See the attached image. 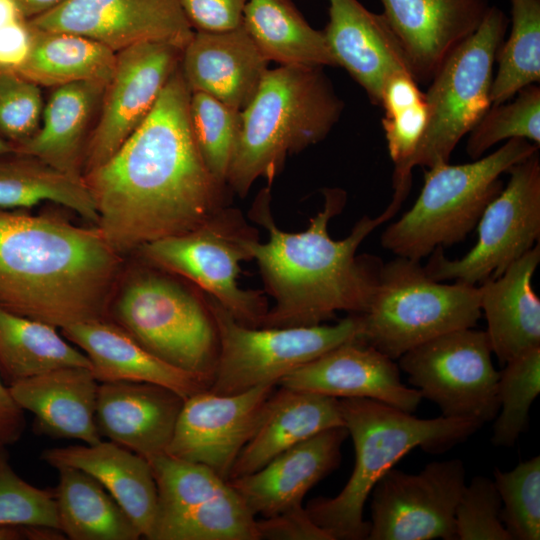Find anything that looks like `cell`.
Returning <instances> with one entry per match:
<instances>
[{
    "mask_svg": "<svg viewBox=\"0 0 540 540\" xmlns=\"http://www.w3.org/2000/svg\"><path fill=\"white\" fill-rule=\"evenodd\" d=\"M342 426L338 398L279 386L269 396L261 421L237 456L229 479L253 473L289 448Z\"/></svg>",
    "mask_w": 540,
    "mask_h": 540,
    "instance_id": "obj_26",
    "label": "cell"
},
{
    "mask_svg": "<svg viewBox=\"0 0 540 540\" xmlns=\"http://www.w3.org/2000/svg\"><path fill=\"white\" fill-rule=\"evenodd\" d=\"M511 31L496 55L491 105L512 99L540 82V0H510Z\"/></svg>",
    "mask_w": 540,
    "mask_h": 540,
    "instance_id": "obj_37",
    "label": "cell"
},
{
    "mask_svg": "<svg viewBox=\"0 0 540 540\" xmlns=\"http://www.w3.org/2000/svg\"><path fill=\"white\" fill-rule=\"evenodd\" d=\"M540 262L537 243L497 278L479 287L492 353L501 363L540 347V300L532 288V277Z\"/></svg>",
    "mask_w": 540,
    "mask_h": 540,
    "instance_id": "obj_28",
    "label": "cell"
},
{
    "mask_svg": "<svg viewBox=\"0 0 540 540\" xmlns=\"http://www.w3.org/2000/svg\"><path fill=\"white\" fill-rule=\"evenodd\" d=\"M25 19H31L53 8L63 0H15Z\"/></svg>",
    "mask_w": 540,
    "mask_h": 540,
    "instance_id": "obj_50",
    "label": "cell"
},
{
    "mask_svg": "<svg viewBox=\"0 0 540 540\" xmlns=\"http://www.w3.org/2000/svg\"><path fill=\"white\" fill-rule=\"evenodd\" d=\"M190 121L201 156L212 175L226 185L236 146L241 111L200 92H191Z\"/></svg>",
    "mask_w": 540,
    "mask_h": 540,
    "instance_id": "obj_41",
    "label": "cell"
},
{
    "mask_svg": "<svg viewBox=\"0 0 540 540\" xmlns=\"http://www.w3.org/2000/svg\"><path fill=\"white\" fill-rule=\"evenodd\" d=\"M120 264L97 228L0 210V306L63 329L102 320Z\"/></svg>",
    "mask_w": 540,
    "mask_h": 540,
    "instance_id": "obj_3",
    "label": "cell"
},
{
    "mask_svg": "<svg viewBox=\"0 0 540 540\" xmlns=\"http://www.w3.org/2000/svg\"><path fill=\"white\" fill-rule=\"evenodd\" d=\"M509 18L491 5L477 30L443 62L425 93L428 123L410 167L449 163L451 154L490 108L496 55Z\"/></svg>",
    "mask_w": 540,
    "mask_h": 540,
    "instance_id": "obj_9",
    "label": "cell"
},
{
    "mask_svg": "<svg viewBox=\"0 0 540 540\" xmlns=\"http://www.w3.org/2000/svg\"><path fill=\"white\" fill-rule=\"evenodd\" d=\"M275 386L227 395L206 389L184 399L166 454L203 464L228 480Z\"/></svg>",
    "mask_w": 540,
    "mask_h": 540,
    "instance_id": "obj_17",
    "label": "cell"
},
{
    "mask_svg": "<svg viewBox=\"0 0 540 540\" xmlns=\"http://www.w3.org/2000/svg\"><path fill=\"white\" fill-rule=\"evenodd\" d=\"M42 202L62 205L97 224L93 198L83 180L25 154L0 156V210L30 208Z\"/></svg>",
    "mask_w": 540,
    "mask_h": 540,
    "instance_id": "obj_33",
    "label": "cell"
},
{
    "mask_svg": "<svg viewBox=\"0 0 540 540\" xmlns=\"http://www.w3.org/2000/svg\"><path fill=\"white\" fill-rule=\"evenodd\" d=\"M70 366L91 369L85 353L56 327L0 306V370L10 384Z\"/></svg>",
    "mask_w": 540,
    "mask_h": 540,
    "instance_id": "obj_34",
    "label": "cell"
},
{
    "mask_svg": "<svg viewBox=\"0 0 540 540\" xmlns=\"http://www.w3.org/2000/svg\"><path fill=\"white\" fill-rule=\"evenodd\" d=\"M25 427L24 410L13 399L5 386L0 370V447L17 442Z\"/></svg>",
    "mask_w": 540,
    "mask_h": 540,
    "instance_id": "obj_49",
    "label": "cell"
},
{
    "mask_svg": "<svg viewBox=\"0 0 540 540\" xmlns=\"http://www.w3.org/2000/svg\"><path fill=\"white\" fill-rule=\"evenodd\" d=\"M29 527L30 525L0 524V540H29Z\"/></svg>",
    "mask_w": 540,
    "mask_h": 540,
    "instance_id": "obj_52",
    "label": "cell"
},
{
    "mask_svg": "<svg viewBox=\"0 0 540 540\" xmlns=\"http://www.w3.org/2000/svg\"><path fill=\"white\" fill-rule=\"evenodd\" d=\"M105 86L76 82L55 87L43 108L42 124L29 138L12 143L13 152L83 178L84 152Z\"/></svg>",
    "mask_w": 540,
    "mask_h": 540,
    "instance_id": "obj_29",
    "label": "cell"
},
{
    "mask_svg": "<svg viewBox=\"0 0 540 540\" xmlns=\"http://www.w3.org/2000/svg\"><path fill=\"white\" fill-rule=\"evenodd\" d=\"M22 18L15 0H0V28Z\"/></svg>",
    "mask_w": 540,
    "mask_h": 540,
    "instance_id": "obj_51",
    "label": "cell"
},
{
    "mask_svg": "<svg viewBox=\"0 0 540 540\" xmlns=\"http://www.w3.org/2000/svg\"><path fill=\"white\" fill-rule=\"evenodd\" d=\"M41 458L54 468L72 467L97 480L149 538L157 511V488L149 461L112 441L49 448Z\"/></svg>",
    "mask_w": 540,
    "mask_h": 540,
    "instance_id": "obj_27",
    "label": "cell"
},
{
    "mask_svg": "<svg viewBox=\"0 0 540 540\" xmlns=\"http://www.w3.org/2000/svg\"><path fill=\"white\" fill-rule=\"evenodd\" d=\"M505 364L499 372V410L491 441L495 446L510 447L527 431L530 407L540 393V347Z\"/></svg>",
    "mask_w": 540,
    "mask_h": 540,
    "instance_id": "obj_38",
    "label": "cell"
},
{
    "mask_svg": "<svg viewBox=\"0 0 540 540\" xmlns=\"http://www.w3.org/2000/svg\"><path fill=\"white\" fill-rule=\"evenodd\" d=\"M218 334V357L209 390L235 394L273 384L329 350L358 340L359 314L334 325L250 327L237 322L217 301H206Z\"/></svg>",
    "mask_w": 540,
    "mask_h": 540,
    "instance_id": "obj_8",
    "label": "cell"
},
{
    "mask_svg": "<svg viewBox=\"0 0 540 540\" xmlns=\"http://www.w3.org/2000/svg\"><path fill=\"white\" fill-rule=\"evenodd\" d=\"M344 426L355 449L348 482L334 497L309 502L310 518L332 540H363L370 521L363 518L366 500L377 481L408 452L420 447L439 453L465 441L481 426L470 419L440 416L421 419L386 403L367 398H342Z\"/></svg>",
    "mask_w": 540,
    "mask_h": 540,
    "instance_id": "obj_4",
    "label": "cell"
},
{
    "mask_svg": "<svg viewBox=\"0 0 540 540\" xmlns=\"http://www.w3.org/2000/svg\"><path fill=\"white\" fill-rule=\"evenodd\" d=\"M329 21L323 30L337 63L380 106L385 80L406 68L405 60L387 21L358 0H328ZM408 71V70H407Z\"/></svg>",
    "mask_w": 540,
    "mask_h": 540,
    "instance_id": "obj_23",
    "label": "cell"
},
{
    "mask_svg": "<svg viewBox=\"0 0 540 540\" xmlns=\"http://www.w3.org/2000/svg\"><path fill=\"white\" fill-rule=\"evenodd\" d=\"M27 21L37 29L88 37L114 52L144 42L183 50L194 33L179 0H63Z\"/></svg>",
    "mask_w": 540,
    "mask_h": 540,
    "instance_id": "obj_16",
    "label": "cell"
},
{
    "mask_svg": "<svg viewBox=\"0 0 540 540\" xmlns=\"http://www.w3.org/2000/svg\"><path fill=\"white\" fill-rule=\"evenodd\" d=\"M491 354L486 332L471 327L432 338L397 360L422 398L434 402L443 416L483 425L499 410V372Z\"/></svg>",
    "mask_w": 540,
    "mask_h": 540,
    "instance_id": "obj_13",
    "label": "cell"
},
{
    "mask_svg": "<svg viewBox=\"0 0 540 540\" xmlns=\"http://www.w3.org/2000/svg\"><path fill=\"white\" fill-rule=\"evenodd\" d=\"M538 150L532 142L514 138L473 162L441 163L425 169L417 200L384 230L382 247L420 261L438 247L465 240L502 190L500 176Z\"/></svg>",
    "mask_w": 540,
    "mask_h": 540,
    "instance_id": "obj_6",
    "label": "cell"
},
{
    "mask_svg": "<svg viewBox=\"0 0 540 540\" xmlns=\"http://www.w3.org/2000/svg\"><path fill=\"white\" fill-rule=\"evenodd\" d=\"M190 97L179 65L140 126L83 175L97 227L119 254L191 231L223 209L226 185L201 156Z\"/></svg>",
    "mask_w": 540,
    "mask_h": 540,
    "instance_id": "obj_1",
    "label": "cell"
},
{
    "mask_svg": "<svg viewBox=\"0 0 540 540\" xmlns=\"http://www.w3.org/2000/svg\"><path fill=\"white\" fill-rule=\"evenodd\" d=\"M347 437L344 426L324 430L259 470L228 482L255 517L270 518L302 507L306 493L339 466Z\"/></svg>",
    "mask_w": 540,
    "mask_h": 540,
    "instance_id": "obj_20",
    "label": "cell"
},
{
    "mask_svg": "<svg viewBox=\"0 0 540 540\" xmlns=\"http://www.w3.org/2000/svg\"><path fill=\"white\" fill-rule=\"evenodd\" d=\"M61 331L88 357L99 383H152L171 389L184 399L210 387L211 380L163 361L116 323L94 320L73 324Z\"/></svg>",
    "mask_w": 540,
    "mask_h": 540,
    "instance_id": "obj_24",
    "label": "cell"
},
{
    "mask_svg": "<svg viewBox=\"0 0 540 540\" xmlns=\"http://www.w3.org/2000/svg\"><path fill=\"white\" fill-rule=\"evenodd\" d=\"M493 480L476 476L465 485L455 513L456 540H511L501 519Z\"/></svg>",
    "mask_w": 540,
    "mask_h": 540,
    "instance_id": "obj_44",
    "label": "cell"
},
{
    "mask_svg": "<svg viewBox=\"0 0 540 540\" xmlns=\"http://www.w3.org/2000/svg\"><path fill=\"white\" fill-rule=\"evenodd\" d=\"M42 112L40 87L0 67V137L11 143L29 138L39 128Z\"/></svg>",
    "mask_w": 540,
    "mask_h": 540,
    "instance_id": "obj_45",
    "label": "cell"
},
{
    "mask_svg": "<svg viewBox=\"0 0 540 540\" xmlns=\"http://www.w3.org/2000/svg\"><path fill=\"white\" fill-rule=\"evenodd\" d=\"M13 151V144L10 141L0 137V156L12 153Z\"/></svg>",
    "mask_w": 540,
    "mask_h": 540,
    "instance_id": "obj_53",
    "label": "cell"
},
{
    "mask_svg": "<svg viewBox=\"0 0 540 540\" xmlns=\"http://www.w3.org/2000/svg\"><path fill=\"white\" fill-rule=\"evenodd\" d=\"M59 527L71 540H137L141 532L118 502L86 472L59 467Z\"/></svg>",
    "mask_w": 540,
    "mask_h": 540,
    "instance_id": "obj_32",
    "label": "cell"
},
{
    "mask_svg": "<svg viewBox=\"0 0 540 540\" xmlns=\"http://www.w3.org/2000/svg\"><path fill=\"white\" fill-rule=\"evenodd\" d=\"M32 41L27 19H19L0 28V67L16 70L26 60Z\"/></svg>",
    "mask_w": 540,
    "mask_h": 540,
    "instance_id": "obj_48",
    "label": "cell"
},
{
    "mask_svg": "<svg viewBox=\"0 0 540 540\" xmlns=\"http://www.w3.org/2000/svg\"><path fill=\"white\" fill-rule=\"evenodd\" d=\"M115 323L163 361L212 380L218 334L207 302L156 273L130 280L114 307Z\"/></svg>",
    "mask_w": 540,
    "mask_h": 540,
    "instance_id": "obj_10",
    "label": "cell"
},
{
    "mask_svg": "<svg viewBox=\"0 0 540 540\" xmlns=\"http://www.w3.org/2000/svg\"><path fill=\"white\" fill-rule=\"evenodd\" d=\"M242 25L269 62L337 67L323 31L310 26L291 0H248Z\"/></svg>",
    "mask_w": 540,
    "mask_h": 540,
    "instance_id": "obj_30",
    "label": "cell"
},
{
    "mask_svg": "<svg viewBox=\"0 0 540 540\" xmlns=\"http://www.w3.org/2000/svg\"><path fill=\"white\" fill-rule=\"evenodd\" d=\"M505 188L485 207L478 239L462 258L445 257L436 248L424 267L434 280L476 285L497 278L535 246L540 237L539 150L513 165Z\"/></svg>",
    "mask_w": 540,
    "mask_h": 540,
    "instance_id": "obj_12",
    "label": "cell"
},
{
    "mask_svg": "<svg viewBox=\"0 0 540 540\" xmlns=\"http://www.w3.org/2000/svg\"><path fill=\"white\" fill-rule=\"evenodd\" d=\"M148 461L157 488L155 519L188 510L221 495L230 487L228 480L200 463L166 453Z\"/></svg>",
    "mask_w": 540,
    "mask_h": 540,
    "instance_id": "obj_39",
    "label": "cell"
},
{
    "mask_svg": "<svg viewBox=\"0 0 540 540\" xmlns=\"http://www.w3.org/2000/svg\"><path fill=\"white\" fill-rule=\"evenodd\" d=\"M30 27L31 48L24 63L14 70L18 74L39 87L108 83L115 68L116 52L85 36Z\"/></svg>",
    "mask_w": 540,
    "mask_h": 540,
    "instance_id": "obj_31",
    "label": "cell"
},
{
    "mask_svg": "<svg viewBox=\"0 0 540 540\" xmlns=\"http://www.w3.org/2000/svg\"><path fill=\"white\" fill-rule=\"evenodd\" d=\"M323 195V209L298 233L282 231L275 224L269 187L259 192L252 205L250 216L267 230L269 239L260 243L253 237L246 247L275 301L261 326L318 325L337 311L362 314L371 302L382 263L373 256H357L356 251L399 208L389 204L375 218L365 215L347 237L334 240L328 224L343 210L346 192L326 188Z\"/></svg>",
    "mask_w": 540,
    "mask_h": 540,
    "instance_id": "obj_2",
    "label": "cell"
},
{
    "mask_svg": "<svg viewBox=\"0 0 540 540\" xmlns=\"http://www.w3.org/2000/svg\"><path fill=\"white\" fill-rule=\"evenodd\" d=\"M98 386L90 368L70 366L15 381L8 387L18 406L34 415L40 431L92 445L102 437L96 422Z\"/></svg>",
    "mask_w": 540,
    "mask_h": 540,
    "instance_id": "obj_25",
    "label": "cell"
},
{
    "mask_svg": "<svg viewBox=\"0 0 540 540\" xmlns=\"http://www.w3.org/2000/svg\"><path fill=\"white\" fill-rule=\"evenodd\" d=\"M476 285L434 280L420 261L398 256L381 265L358 341L397 360L444 333L474 327L481 317Z\"/></svg>",
    "mask_w": 540,
    "mask_h": 540,
    "instance_id": "obj_7",
    "label": "cell"
},
{
    "mask_svg": "<svg viewBox=\"0 0 540 540\" xmlns=\"http://www.w3.org/2000/svg\"><path fill=\"white\" fill-rule=\"evenodd\" d=\"M150 540H259L257 519L230 485L221 495L154 520Z\"/></svg>",
    "mask_w": 540,
    "mask_h": 540,
    "instance_id": "obj_36",
    "label": "cell"
},
{
    "mask_svg": "<svg viewBox=\"0 0 540 540\" xmlns=\"http://www.w3.org/2000/svg\"><path fill=\"white\" fill-rule=\"evenodd\" d=\"M322 68L268 69L241 111L226 178V185L241 197L258 178L271 184L287 156L322 141L338 122L343 101Z\"/></svg>",
    "mask_w": 540,
    "mask_h": 540,
    "instance_id": "obj_5",
    "label": "cell"
},
{
    "mask_svg": "<svg viewBox=\"0 0 540 540\" xmlns=\"http://www.w3.org/2000/svg\"><path fill=\"white\" fill-rule=\"evenodd\" d=\"M0 447V524L59 527L55 489H41L23 480Z\"/></svg>",
    "mask_w": 540,
    "mask_h": 540,
    "instance_id": "obj_43",
    "label": "cell"
},
{
    "mask_svg": "<svg viewBox=\"0 0 540 540\" xmlns=\"http://www.w3.org/2000/svg\"><path fill=\"white\" fill-rule=\"evenodd\" d=\"M268 64L241 24L224 32L194 30L182 50L180 69L191 92L242 111L257 92Z\"/></svg>",
    "mask_w": 540,
    "mask_h": 540,
    "instance_id": "obj_22",
    "label": "cell"
},
{
    "mask_svg": "<svg viewBox=\"0 0 540 540\" xmlns=\"http://www.w3.org/2000/svg\"><path fill=\"white\" fill-rule=\"evenodd\" d=\"M239 221L236 211L223 208L191 231L138 250L153 265L194 282L240 324L260 327L268 311L266 299L237 282L241 261L251 260L246 244L254 237Z\"/></svg>",
    "mask_w": 540,
    "mask_h": 540,
    "instance_id": "obj_11",
    "label": "cell"
},
{
    "mask_svg": "<svg viewBox=\"0 0 540 540\" xmlns=\"http://www.w3.org/2000/svg\"><path fill=\"white\" fill-rule=\"evenodd\" d=\"M195 31L224 32L242 24L248 0H179Z\"/></svg>",
    "mask_w": 540,
    "mask_h": 540,
    "instance_id": "obj_46",
    "label": "cell"
},
{
    "mask_svg": "<svg viewBox=\"0 0 540 540\" xmlns=\"http://www.w3.org/2000/svg\"><path fill=\"white\" fill-rule=\"evenodd\" d=\"M380 107L388 152L394 164L391 202L401 206L412 184L411 160L428 123L425 93L405 69L392 73L384 82Z\"/></svg>",
    "mask_w": 540,
    "mask_h": 540,
    "instance_id": "obj_35",
    "label": "cell"
},
{
    "mask_svg": "<svg viewBox=\"0 0 540 540\" xmlns=\"http://www.w3.org/2000/svg\"><path fill=\"white\" fill-rule=\"evenodd\" d=\"M500 495V519L511 540L540 539V456L520 462L510 471L495 468Z\"/></svg>",
    "mask_w": 540,
    "mask_h": 540,
    "instance_id": "obj_42",
    "label": "cell"
},
{
    "mask_svg": "<svg viewBox=\"0 0 540 540\" xmlns=\"http://www.w3.org/2000/svg\"><path fill=\"white\" fill-rule=\"evenodd\" d=\"M408 72L428 84L448 56L471 36L488 0H381Z\"/></svg>",
    "mask_w": 540,
    "mask_h": 540,
    "instance_id": "obj_18",
    "label": "cell"
},
{
    "mask_svg": "<svg viewBox=\"0 0 540 540\" xmlns=\"http://www.w3.org/2000/svg\"><path fill=\"white\" fill-rule=\"evenodd\" d=\"M279 386L334 398H367L414 412L422 396L400 379L398 365L358 340L341 344L298 367Z\"/></svg>",
    "mask_w": 540,
    "mask_h": 540,
    "instance_id": "obj_19",
    "label": "cell"
},
{
    "mask_svg": "<svg viewBox=\"0 0 540 540\" xmlns=\"http://www.w3.org/2000/svg\"><path fill=\"white\" fill-rule=\"evenodd\" d=\"M459 459L432 461L419 473L391 468L375 484L368 540H456L455 513L466 485Z\"/></svg>",
    "mask_w": 540,
    "mask_h": 540,
    "instance_id": "obj_14",
    "label": "cell"
},
{
    "mask_svg": "<svg viewBox=\"0 0 540 540\" xmlns=\"http://www.w3.org/2000/svg\"><path fill=\"white\" fill-rule=\"evenodd\" d=\"M182 49L144 42L116 52L83 160V175L107 161L140 126L179 67Z\"/></svg>",
    "mask_w": 540,
    "mask_h": 540,
    "instance_id": "obj_15",
    "label": "cell"
},
{
    "mask_svg": "<svg viewBox=\"0 0 540 540\" xmlns=\"http://www.w3.org/2000/svg\"><path fill=\"white\" fill-rule=\"evenodd\" d=\"M260 539L276 540H332L309 516L306 508L299 507L283 514L257 520Z\"/></svg>",
    "mask_w": 540,
    "mask_h": 540,
    "instance_id": "obj_47",
    "label": "cell"
},
{
    "mask_svg": "<svg viewBox=\"0 0 540 540\" xmlns=\"http://www.w3.org/2000/svg\"><path fill=\"white\" fill-rule=\"evenodd\" d=\"M183 402L171 389L152 383L102 382L97 427L101 436L150 460L166 453Z\"/></svg>",
    "mask_w": 540,
    "mask_h": 540,
    "instance_id": "obj_21",
    "label": "cell"
},
{
    "mask_svg": "<svg viewBox=\"0 0 540 540\" xmlns=\"http://www.w3.org/2000/svg\"><path fill=\"white\" fill-rule=\"evenodd\" d=\"M513 98L491 105L469 132L466 152L472 159L503 140L521 138L540 146L539 85H529Z\"/></svg>",
    "mask_w": 540,
    "mask_h": 540,
    "instance_id": "obj_40",
    "label": "cell"
}]
</instances>
